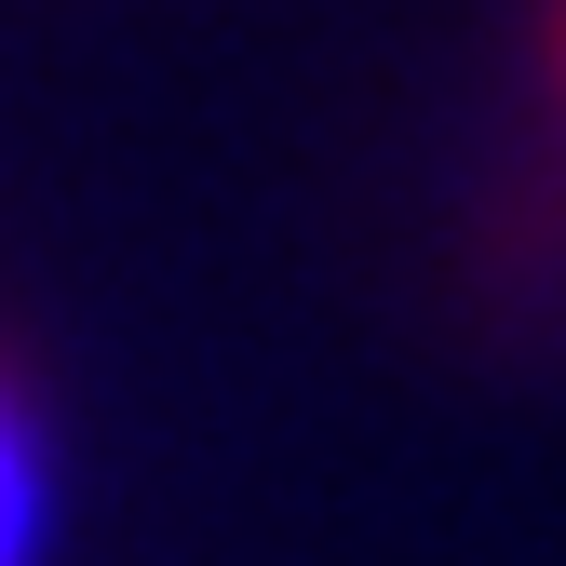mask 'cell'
<instances>
[{
	"label": "cell",
	"instance_id": "6da1fadb",
	"mask_svg": "<svg viewBox=\"0 0 566 566\" xmlns=\"http://www.w3.org/2000/svg\"><path fill=\"white\" fill-rule=\"evenodd\" d=\"M41 513H54V459H41V405L0 365V566H41Z\"/></svg>",
	"mask_w": 566,
	"mask_h": 566
},
{
	"label": "cell",
	"instance_id": "7a4b0ae2",
	"mask_svg": "<svg viewBox=\"0 0 566 566\" xmlns=\"http://www.w3.org/2000/svg\"><path fill=\"white\" fill-rule=\"evenodd\" d=\"M539 82H553V122H566V0L539 14Z\"/></svg>",
	"mask_w": 566,
	"mask_h": 566
}]
</instances>
